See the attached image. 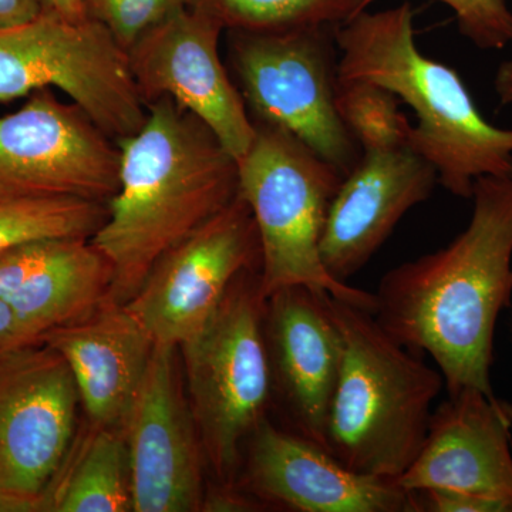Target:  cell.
<instances>
[{"label":"cell","instance_id":"obj_1","mask_svg":"<svg viewBox=\"0 0 512 512\" xmlns=\"http://www.w3.org/2000/svg\"><path fill=\"white\" fill-rule=\"evenodd\" d=\"M473 215L447 247L387 272L375 292L380 326L433 357L448 394L491 386L498 316L512 301V177H481Z\"/></svg>","mask_w":512,"mask_h":512},{"label":"cell","instance_id":"obj_2","mask_svg":"<svg viewBox=\"0 0 512 512\" xmlns=\"http://www.w3.org/2000/svg\"><path fill=\"white\" fill-rule=\"evenodd\" d=\"M120 147L119 188L92 242L113 268L109 299L127 303L171 248L238 195V163L210 128L171 99Z\"/></svg>","mask_w":512,"mask_h":512},{"label":"cell","instance_id":"obj_3","mask_svg":"<svg viewBox=\"0 0 512 512\" xmlns=\"http://www.w3.org/2000/svg\"><path fill=\"white\" fill-rule=\"evenodd\" d=\"M413 18L406 2L339 26V83L375 84L413 109L407 147L436 168L450 194L471 200L478 178L512 177V128L491 124L457 70L420 52Z\"/></svg>","mask_w":512,"mask_h":512},{"label":"cell","instance_id":"obj_4","mask_svg":"<svg viewBox=\"0 0 512 512\" xmlns=\"http://www.w3.org/2000/svg\"><path fill=\"white\" fill-rule=\"evenodd\" d=\"M343 338L328 450L363 476L396 481L419 456L443 375L400 345L372 312L329 295Z\"/></svg>","mask_w":512,"mask_h":512},{"label":"cell","instance_id":"obj_5","mask_svg":"<svg viewBox=\"0 0 512 512\" xmlns=\"http://www.w3.org/2000/svg\"><path fill=\"white\" fill-rule=\"evenodd\" d=\"M254 124V141L237 160L238 191L258 229L265 298L286 286L306 285L373 313L375 293L336 281L320 259L329 207L345 175L292 134Z\"/></svg>","mask_w":512,"mask_h":512},{"label":"cell","instance_id":"obj_6","mask_svg":"<svg viewBox=\"0 0 512 512\" xmlns=\"http://www.w3.org/2000/svg\"><path fill=\"white\" fill-rule=\"evenodd\" d=\"M338 28L229 30L228 59L252 121L292 134L346 175L363 151L336 106Z\"/></svg>","mask_w":512,"mask_h":512},{"label":"cell","instance_id":"obj_7","mask_svg":"<svg viewBox=\"0 0 512 512\" xmlns=\"http://www.w3.org/2000/svg\"><path fill=\"white\" fill-rule=\"evenodd\" d=\"M259 271L242 272L208 325L180 348L205 456L231 480L272 392Z\"/></svg>","mask_w":512,"mask_h":512},{"label":"cell","instance_id":"obj_8","mask_svg":"<svg viewBox=\"0 0 512 512\" xmlns=\"http://www.w3.org/2000/svg\"><path fill=\"white\" fill-rule=\"evenodd\" d=\"M53 87L113 140L133 136L146 123L130 56L96 20L42 12L0 30V103Z\"/></svg>","mask_w":512,"mask_h":512},{"label":"cell","instance_id":"obj_9","mask_svg":"<svg viewBox=\"0 0 512 512\" xmlns=\"http://www.w3.org/2000/svg\"><path fill=\"white\" fill-rule=\"evenodd\" d=\"M119 173V143L52 89L0 116V204L45 197L107 204Z\"/></svg>","mask_w":512,"mask_h":512},{"label":"cell","instance_id":"obj_10","mask_svg":"<svg viewBox=\"0 0 512 512\" xmlns=\"http://www.w3.org/2000/svg\"><path fill=\"white\" fill-rule=\"evenodd\" d=\"M261 268V244L241 194L161 256L124 305L156 343L180 348L218 311L242 272Z\"/></svg>","mask_w":512,"mask_h":512},{"label":"cell","instance_id":"obj_11","mask_svg":"<svg viewBox=\"0 0 512 512\" xmlns=\"http://www.w3.org/2000/svg\"><path fill=\"white\" fill-rule=\"evenodd\" d=\"M79 392L62 356L28 346L0 359V493L46 511L72 446Z\"/></svg>","mask_w":512,"mask_h":512},{"label":"cell","instance_id":"obj_12","mask_svg":"<svg viewBox=\"0 0 512 512\" xmlns=\"http://www.w3.org/2000/svg\"><path fill=\"white\" fill-rule=\"evenodd\" d=\"M224 32L210 15L185 6L141 36L128 56L144 103L171 97L238 160L254 141L255 124L222 60Z\"/></svg>","mask_w":512,"mask_h":512},{"label":"cell","instance_id":"obj_13","mask_svg":"<svg viewBox=\"0 0 512 512\" xmlns=\"http://www.w3.org/2000/svg\"><path fill=\"white\" fill-rule=\"evenodd\" d=\"M175 346L156 343L121 431L134 512L202 510V444L175 367Z\"/></svg>","mask_w":512,"mask_h":512},{"label":"cell","instance_id":"obj_14","mask_svg":"<svg viewBox=\"0 0 512 512\" xmlns=\"http://www.w3.org/2000/svg\"><path fill=\"white\" fill-rule=\"evenodd\" d=\"M329 295L312 286H286L265 298L264 311L271 383L288 409L291 430L325 448L343 357Z\"/></svg>","mask_w":512,"mask_h":512},{"label":"cell","instance_id":"obj_15","mask_svg":"<svg viewBox=\"0 0 512 512\" xmlns=\"http://www.w3.org/2000/svg\"><path fill=\"white\" fill-rule=\"evenodd\" d=\"M249 439L245 488L269 503L298 512H419L413 491L349 470L328 448L266 417Z\"/></svg>","mask_w":512,"mask_h":512},{"label":"cell","instance_id":"obj_16","mask_svg":"<svg viewBox=\"0 0 512 512\" xmlns=\"http://www.w3.org/2000/svg\"><path fill=\"white\" fill-rule=\"evenodd\" d=\"M437 184L436 168L412 148L363 151L329 207L320 239V259L328 274L349 284Z\"/></svg>","mask_w":512,"mask_h":512},{"label":"cell","instance_id":"obj_17","mask_svg":"<svg viewBox=\"0 0 512 512\" xmlns=\"http://www.w3.org/2000/svg\"><path fill=\"white\" fill-rule=\"evenodd\" d=\"M512 406L480 390L448 394L433 410L419 456L396 483L407 491H460L512 512Z\"/></svg>","mask_w":512,"mask_h":512},{"label":"cell","instance_id":"obj_18","mask_svg":"<svg viewBox=\"0 0 512 512\" xmlns=\"http://www.w3.org/2000/svg\"><path fill=\"white\" fill-rule=\"evenodd\" d=\"M113 268L92 238H43L0 252V299L40 339L109 298Z\"/></svg>","mask_w":512,"mask_h":512},{"label":"cell","instance_id":"obj_19","mask_svg":"<svg viewBox=\"0 0 512 512\" xmlns=\"http://www.w3.org/2000/svg\"><path fill=\"white\" fill-rule=\"evenodd\" d=\"M40 343L69 366L93 429H121L146 376L156 340L123 303L49 330Z\"/></svg>","mask_w":512,"mask_h":512},{"label":"cell","instance_id":"obj_20","mask_svg":"<svg viewBox=\"0 0 512 512\" xmlns=\"http://www.w3.org/2000/svg\"><path fill=\"white\" fill-rule=\"evenodd\" d=\"M46 511H133L130 461L121 429H96L62 484L46 495Z\"/></svg>","mask_w":512,"mask_h":512},{"label":"cell","instance_id":"obj_21","mask_svg":"<svg viewBox=\"0 0 512 512\" xmlns=\"http://www.w3.org/2000/svg\"><path fill=\"white\" fill-rule=\"evenodd\" d=\"M221 23L225 32H268L342 26L365 12L367 0H188Z\"/></svg>","mask_w":512,"mask_h":512},{"label":"cell","instance_id":"obj_22","mask_svg":"<svg viewBox=\"0 0 512 512\" xmlns=\"http://www.w3.org/2000/svg\"><path fill=\"white\" fill-rule=\"evenodd\" d=\"M106 202L77 197L28 198L0 204V252L43 238H93Z\"/></svg>","mask_w":512,"mask_h":512},{"label":"cell","instance_id":"obj_23","mask_svg":"<svg viewBox=\"0 0 512 512\" xmlns=\"http://www.w3.org/2000/svg\"><path fill=\"white\" fill-rule=\"evenodd\" d=\"M336 106L362 151L407 147L412 123L396 94L375 84L339 83Z\"/></svg>","mask_w":512,"mask_h":512},{"label":"cell","instance_id":"obj_24","mask_svg":"<svg viewBox=\"0 0 512 512\" xmlns=\"http://www.w3.org/2000/svg\"><path fill=\"white\" fill-rule=\"evenodd\" d=\"M83 6L87 18L101 23L128 52L148 30L188 6V0H83Z\"/></svg>","mask_w":512,"mask_h":512},{"label":"cell","instance_id":"obj_25","mask_svg":"<svg viewBox=\"0 0 512 512\" xmlns=\"http://www.w3.org/2000/svg\"><path fill=\"white\" fill-rule=\"evenodd\" d=\"M375 0H367L372 5ZM456 15L461 35L481 50H501L512 43V12L505 0H439Z\"/></svg>","mask_w":512,"mask_h":512},{"label":"cell","instance_id":"obj_26","mask_svg":"<svg viewBox=\"0 0 512 512\" xmlns=\"http://www.w3.org/2000/svg\"><path fill=\"white\" fill-rule=\"evenodd\" d=\"M413 493L419 512H510L497 501L460 491L423 490Z\"/></svg>","mask_w":512,"mask_h":512},{"label":"cell","instance_id":"obj_27","mask_svg":"<svg viewBox=\"0 0 512 512\" xmlns=\"http://www.w3.org/2000/svg\"><path fill=\"white\" fill-rule=\"evenodd\" d=\"M39 345L32 333L20 322L8 303L0 299V359L16 350Z\"/></svg>","mask_w":512,"mask_h":512},{"label":"cell","instance_id":"obj_28","mask_svg":"<svg viewBox=\"0 0 512 512\" xmlns=\"http://www.w3.org/2000/svg\"><path fill=\"white\" fill-rule=\"evenodd\" d=\"M42 12L40 0H0V30L25 25Z\"/></svg>","mask_w":512,"mask_h":512},{"label":"cell","instance_id":"obj_29","mask_svg":"<svg viewBox=\"0 0 512 512\" xmlns=\"http://www.w3.org/2000/svg\"><path fill=\"white\" fill-rule=\"evenodd\" d=\"M256 505L252 503L251 498L239 493L234 488H222L220 491L205 495L202 510L204 511H252Z\"/></svg>","mask_w":512,"mask_h":512},{"label":"cell","instance_id":"obj_30","mask_svg":"<svg viewBox=\"0 0 512 512\" xmlns=\"http://www.w3.org/2000/svg\"><path fill=\"white\" fill-rule=\"evenodd\" d=\"M43 12L62 16L64 19L80 20L87 18L83 0H40Z\"/></svg>","mask_w":512,"mask_h":512},{"label":"cell","instance_id":"obj_31","mask_svg":"<svg viewBox=\"0 0 512 512\" xmlns=\"http://www.w3.org/2000/svg\"><path fill=\"white\" fill-rule=\"evenodd\" d=\"M494 89L501 106L512 103V60L503 62L494 77Z\"/></svg>","mask_w":512,"mask_h":512},{"label":"cell","instance_id":"obj_32","mask_svg":"<svg viewBox=\"0 0 512 512\" xmlns=\"http://www.w3.org/2000/svg\"><path fill=\"white\" fill-rule=\"evenodd\" d=\"M0 512H37L33 505L0 493Z\"/></svg>","mask_w":512,"mask_h":512},{"label":"cell","instance_id":"obj_33","mask_svg":"<svg viewBox=\"0 0 512 512\" xmlns=\"http://www.w3.org/2000/svg\"><path fill=\"white\" fill-rule=\"evenodd\" d=\"M511 45H512V43H511Z\"/></svg>","mask_w":512,"mask_h":512}]
</instances>
